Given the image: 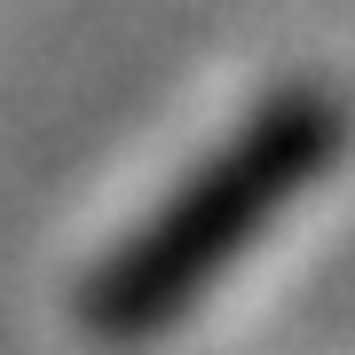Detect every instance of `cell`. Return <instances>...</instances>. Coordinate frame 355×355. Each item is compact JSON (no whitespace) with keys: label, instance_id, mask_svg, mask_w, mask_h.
Listing matches in <instances>:
<instances>
[{"label":"cell","instance_id":"cell-1","mask_svg":"<svg viewBox=\"0 0 355 355\" xmlns=\"http://www.w3.org/2000/svg\"><path fill=\"white\" fill-rule=\"evenodd\" d=\"M331 150H340V111L316 103V95L277 103L268 119H253V127L229 142L190 190L166 198L158 221L95 277L87 316L127 340V331H150V324L174 316V308H190L205 292V277L229 268L268 229V214H284V205L331 166Z\"/></svg>","mask_w":355,"mask_h":355}]
</instances>
